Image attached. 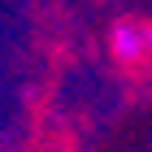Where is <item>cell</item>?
Here are the masks:
<instances>
[{"label": "cell", "instance_id": "1", "mask_svg": "<svg viewBox=\"0 0 152 152\" xmlns=\"http://www.w3.org/2000/svg\"><path fill=\"white\" fill-rule=\"evenodd\" d=\"M109 52L130 74L152 70V22H143V18H117L109 26Z\"/></svg>", "mask_w": 152, "mask_h": 152}]
</instances>
